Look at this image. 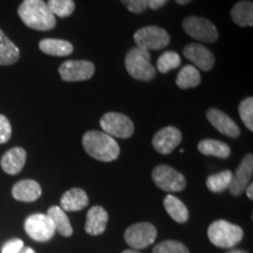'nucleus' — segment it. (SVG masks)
Listing matches in <instances>:
<instances>
[{
  "label": "nucleus",
  "instance_id": "7ed1b4c3",
  "mask_svg": "<svg viewBox=\"0 0 253 253\" xmlns=\"http://www.w3.org/2000/svg\"><path fill=\"white\" fill-rule=\"evenodd\" d=\"M243 236L244 232L242 227L223 219L213 221L208 229L209 240L220 249L233 248L242 242Z\"/></svg>",
  "mask_w": 253,
  "mask_h": 253
},
{
  "label": "nucleus",
  "instance_id": "aec40b11",
  "mask_svg": "<svg viewBox=\"0 0 253 253\" xmlns=\"http://www.w3.org/2000/svg\"><path fill=\"white\" fill-rule=\"evenodd\" d=\"M39 48L42 53L52 56H67L74 50L69 41L61 39H42L39 42Z\"/></svg>",
  "mask_w": 253,
  "mask_h": 253
},
{
  "label": "nucleus",
  "instance_id": "e433bc0d",
  "mask_svg": "<svg viewBox=\"0 0 253 253\" xmlns=\"http://www.w3.org/2000/svg\"><path fill=\"white\" fill-rule=\"evenodd\" d=\"M19 253H36V252H34V250L31 248H24Z\"/></svg>",
  "mask_w": 253,
  "mask_h": 253
},
{
  "label": "nucleus",
  "instance_id": "4468645a",
  "mask_svg": "<svg viewBox=\"0 0 253 253\" xmlns=\"http://www.w3.org/2000/svg\"><path fill=\"white\" fill-rule=\"evenodd\" d=\"M183 54L203 72H209L213 68L214 56L212 52L202 43H189L183 49Z\"/></svg>",
  "mask_w": 253,
  "mask_h": 253
},
{
  "label": "nucleus",
  "instance_id": "bb28decb",
  "mask_svg": "<svg viewBox=\"0 0 253 253\" xmlns=\"http://www.w3.org/2000/svg\"><path fill=\"white\" fill-rule=\"evenodd\" d=\"M232 175L233 173L230 170H225V171H221L214 175H211L208 177L207 179V186L210 191L212 192H223L224 190L229 189L232 181Z\"/></svg>",
  "mask_w": 253,
  "mask_h": 253
},
{
  "label": "nucleus",
  "instance_id": "ddd939ff",
  "mask_svg": "<svg viewBox=\"0 0 253 253\" xmlns=\"http://www.w3.org/2000/svg\"><path fill=\"white\" fill-rule=\"evenodd\" d=\"M182 132L176 126H166L157 131L153 137V147L157 153L168 155L172 153L182 142Z\"/></svg>",
  "mask_w": 253,
  "mask_h": 253
},
{
  "label": "nucleus",
  "instance_id": "412c9836",
  "mask_svg": "<svg viewBox=\"0 0 253 253\" xmlns=\"http://www.w3.org/2000/svg\"><path fill=\"white\" fill-rule=\"evenodd\" d=\"M231 18L236 25L240 27H252L253 26V4L251 1L237 2L231 9Z\"/></svg>",
  "mask_w": 253,
  "mask_h": 253
},
{
  "label": "nucleus",
  "instance_id": "393cba45",
  "mask_svg": "<svg viewBox=\"0 0 253 253\" xmlns=\"http://www.w3.org/2000/svg\"><path fill=\"white\" fill-rule=\"evenodd\" d=\"M198 151L205 156H214L218 158H227L231 155L230 147L218 140H202L198 143Z\"/></svg>",
  "mask_w": 253,
  "mask_h": 253
},
{
  "label": "nucleus",
  "instance_id": "dca6fc26",
  "mask_svg": "<svg viewBox=\"0 0 253 253\" xmlns=\"http://www.w3.org/2000/svg\"><path fill=\"white\" fill-rule=\"evenodd\" d=\"M26 163V151L23 148L15 147L2 155L0 166L8 175H18L24 169Z\"/></svg>",
  "mask_w": 253,
  "mask_h": 253
},
{
  "label": "nucleus",
  "instance_id": "0eeeda50",
  "mask_svg": "<svg viewBox=\"0 0 253 253\" xmlns=\"http://www.w3.org/2000/svg\"><path fill=\"white\" fill-rule=\"evenodd\" d=\"M153 181L158 188L167 192L183 191L186 186L185 177L167 164H161L155 168Z\"/></svg>",
  "mask_w": 253,
  "mask_h": 253
},
{
  "label": "nucleus",
  "instance_id": "b1692460",
  "mask_svg": "<svg viewBox=\"0 0 253 253\" xmlns=\"http://www.w3.org/2000/svg\"><path fill=\"white\" fill-rule=\"evenodd\" d=\"M20 58V50L0 30V66L14 65Z\"/></svg>",
  "mask_w": 253,
  "mask_h": 253
},
{
  "label": "nucleus",
  "instance_id": "4be33fe9",
  "mask_svg": "<svg viewBox=\"0 0 253 253\" xmlns=\"http://www.w3.org/2000/svg\"><path fill=\"white\" fill-rule=\"evenodd\" d=\"M47 216L50 218L55 232H59L63 237H71L73 235V227L71 225L67 214L60 207H50L47 211Z\"/></svg>",
  "mask_w": 253,
  "mask_h": 253
},
{
  "label": "nucleus",
  "instance_id": "2f4dec72",
  "mask_svg": "<svg viewBox=\"0 0 253 253\" xmlns=\"http://www.w3.org/2000/svg\"><path fill=\"white\" fill-rule=\"evenodd\" d=\"M12 136V126L8 119L0 114V144H4L9 141Z\"/></svg>",
  "mask_w": 253,
  "mask_h": 253
},
{
  "label": "nucleus",
  "instance_id": "c85d7f7f",
  "mask_svg": "<svg viewBox=\"0 0 253 253\" xmlns=\"http://www.w3.org/2000/svg\"><path fill=\"white\" fill-rule=\"evenodd\" d=\"M178 66H181V56L178 55V53L172 52V50L164 52L157 60L158 72L163 73V74L177 68Z\"/></svg>",
  "mask_w": 253,
  "mask_h": 253
},
{
  "label": "nucleus",
  "instance_id": "c9c22d12",
  "mask_svg": "<svg viewBox=\"0 0 253 253\" xmlns=\"http://www.w3.org/2000/svg\"><path fill=\"white\" fill-rule=\"evenodd\" d=\"M245 191H246V195H248V197L250 199H253V184L252 183H250V184L246 186Z\"/></svg>",
  "mask_w": 253,
  "mask_h": 253
},
{
  "label": "nucleus",
  "instance_id": "a878e982",
  "mask_svg": "<svg viewBox=\"0 0 253 253\" xmlns=\"http://www.w3.org/2000/svg\"><path fill=\"white\" fill-rule=\"evenodd\" d=\"M176 84L181 89L197 87L201 84V74H199L198 69L191 65L184 66L177 75Z\"/></svg>",
  "mask_w": 253,
  "mask_h": 253
},
{
  "label": "nucleus",
  "instance_id": "9d476101",
  "mask_svg": "<svg viewBox=\"0 0 253 253\" xmlns=\"http://www.w3.org/2000/svg\"><path fill=\"white\" fill-rule=\"evenodd\" d=\"M24 227L30 238L36 242H48L55 235V229L50 218L43 213H34L26 218Z\"/></svg>",
  "mask_w": 253,
  "mask_h": 253
},
{
  "label": "nucleus",
  "instance_id": "6ab92c4d",
  "mask_svg": "<svg viewBox=\"0 0 253 253\" xmlns=\"http://www.w3.org/2000/svg\"><path fill=\"white\" fill-rule=\"evenodd\" d=\"M89 203V199L84 189L73 188L66 191L60 199V208L63 211L74 212L84 209Z\"/></svg>",
  "mask_w": 253,
  "mask_h": 253
},
{
  "label": "nucleus",
  "instance_id": "f8f14e48",
  "mask_svg": "<svg viewBox=\"0 0 253 253\" xmlns=\"http://www.w3.org/2000/svg\"><path fill=\"white\" fill-rule=\"evenodd\" d=\"M253 175V156L252 154H246L237 168L235 175H232V181L230 184V192L232 196H240L245 191L246 186L251 183Z\"/></svg>",
  "mask_w": 253,
  "mask_h": 253
},
{
  "label": "nucleus",
  "instance_id": "5701e85b",
  "mask_svg": "<svg viewBox=\"0 0 253 253\" xmlns=\"http://www.w3.org/2000/svg\"><path fill=\"white\" fill-rule=\"evenodd\" d=\"M167 212L177 223H185L189 219V210L179 198L173 195H168L163 201Z\"/></svg>",
  "mask_w": 253,
  "mask_h": 253
},
{
  "label": "nucleus",
  "instance_id": "58836bf2",
  "mask_svg": "<svg viewBox=\"0 0 253 253\" xmlns=\"http://www.w3.org/2000/svg\"><path fill=\"white\" fill-rule=\"evenodd\" d=\"M226 253H249L244 251V250H231L230 252H226Z\"/></svg>",
  "mask_w": 253,
  "mask_h": 253
},
{
  "label": "nucleus",
  "instance_id": "39448f33",
  "mask_svg": "<svg viewBox=\"0 0 253 253\" xmlns=\"http://www.w3.org/2000/svg\"><path fill=\"white\" fill-rule=\"evenodd\" d=\"M183 30L189 37L202 42H216L219 38L216 26L208 19L202 17H186L182 23Z\"/></svg>",
  "mask_w": 253,
  "mask_h": 253
},
{
  "label": "nucleus",
  "instance_id": "c756f323",
  "mask_svg": "<svg viewBox=\"0 0 253 253\" xmlns=\"http://www.w3.org/2000/svg\"><path fill=\"white\" fill-rule=\"evenodd\" d=\"M238 112L246 128L250 131H253V97H246L239 103Z\"/></svg>",
  "mask_w": 253,
  "mask_h": 253
},
{
  "label": "nucleus",
  "instance_id": "f3484780",
  "mask_svg": "<svg viewBox=\"0 0 253 253\" xmlns=\"http://www.w3.org/2000/svg\"><path fill=\"white\" fill-rule=\"evenodd\" d=\"M109 216L106 209L102 207H93L89 209L87 213V220L84 224V230L88 235L99 236L106 231L107 223H108Z\"/></svg>",
  "mask_w": 253,
  "mask_h": 253
},
{
  "label": "nucleus",
  "instance_id": "473e14b6",
  "mask_svg": "<svg viewBox=\"0 0 253 253\" xmlns=\"http://www.w3.org/2000/svg\"><path fill=\"white\" fill-rule=\"evenodd\" d=\"M132 13H142L148 7V0H120Z\"/></svg>",
  "mask_w": 253,
  "mask_h": 253
},
{
  "label": "nucleus",
  "instance_id": "f03ea898",
  "mask_svg": "<svg viewBox=\"0 0 253 253\" xmlns=\"http://www.w3.org/2000/svg\"><path fill=\"white\" fill-rule=\"evenodd\" d=\"M86 153L101 162H113L120 156V145L115 138L99 130H89L82 137Z\"/></svg>",
  "mask_w": 253,
  "mask_h": 253
},
{
  "label": "nucleus",
  "instance_id": "7c9ffc66",
  "mask_svg": "<svg viewBox=\"0 0 253 253\" xmlns=\"http://www.w3.org/2000/svg\"><path fill=\"white\" fill-rule=\"evenodd\" d=\"M153 253H190L188 248L177 240H166L155 246Z\"/></svg>",
  "mask_w": 253,
  "mask_h": 253
},
{
  "label": "nucleus",
  "instance_id": "f704fd0d",
  "mask_svg": "<svg viewBox=\"0 0 253 253\" xmlns=\"http://www.w3.org/2000/svg\"><path fill=\"white\" fill-rule=\"evenodd\" d=\"M167 1L168 0H148V7H150L151 9H158L163 7Z\"/></svg>",
  "mask_w": 253,
  "mask_h": 253
},
{
  "label": "nucleus",
  "instance_id": "f257e3e1",
  "mask_svg": "<svg viewBox=\"0 0 253 253\" xmlns=\"http://www.w3.org/2000/svg\"><path fill=\"white\" fill-rule=\"evenodd\" d=\"M19 18L27 27L36 31H50L56 19L43 0H24L18 8Z\"/></svg>",
  "mask_w": 253,
  "mask_h": 253
},
{
  "label": "nucleus",
  "instance_id": "423d86ee",
  "mask_svg": "<svg viewBox=\"0 0 253 253\" xmlns=\"http://www.w3.org/2000/svg\"><path fill=\"white\" fill-rule=\"evenodd\" d=\"M134 40L136 47L145 50L163 49L170 42L168 32L158 26H145L135 32Z\"/></svg>",
  "mask_w": 253,
  "mask_h": 253
},
{
  "label": "nucleus",
  "instance_id": "cd10ccee",
  "mask_svg": "<svg viewBox=\"0 0 253 253\" xmlns=\"http://www.w3.org/2000/svg\"><path fill=\"white\" fill-rule=\"evenodd\" d=\"M47 6L54 17L58 15L60 18L69 17L75 9L74 0H48Z\"/></svg>",
  "mask_w": 253,
  "mask_h": 253
},
{
  "label": "nucleus",
  "instance_id": "ea45409f",
  "mask_svg": "<svg viewBox=\"0 0 253 253\" xmlns=\"http://www.w3.org/2000/svg\"><path fill=\"white\" fill-rule=\"evenodd\" d=\"M122 253H140V252H137L136 250H125Z\"/></svg>",
  "mask_w": 253,
  "mask_h": 253
},
{
  "label": "nucleus",
  "instance_id": "4c0bfd02",
  "mask_svg": "<svg viewBox=\"0 0 253 253\" xmlns=\"http://www.w3.org/2000/svg\"><path fill=\"white\" fill-rule=\"evenodd\" d=\"M190 1H192V0H176V2L178 5H186V4H189Z\"/></svg>",
  "mask_w": 253,
  "mask_h": 253
},
{
  "label": "nucleus",
  "instance_id": "2eb2a0df",
  "mask_svg": "<svg viewBox=\"0 0 253 253\" xmlns=\"http://www.w3.org/2000/svg\"><path fill=\"white\" fill-rule=\"evenodd\" d=\"M207 119L221 134L229 136L231 138H237L240 136V129L237 123L221 110L210 108L207 112Z\"/></svg>",
  "mask_w": 253,
  "mask_h": 253
},
{
  "label": "nucleus",
  "instance_id": "a211bd4d",
  "mask_svg": "<svg viewBox=\"0 0 253 253\" xmlns=\"http://www.w3.org/2000/svg\"><path fill=\"white\" fill-rule=\"evenodd\" d=\"M41 186L33 179H23L15 183L12 188V196L14 199L25 203L36 202L41 196Z\"/></svg>",
  "mask_w": 253,
  "mask_h": 253
},
{
  "label": "nucleus",
  "instance_id": "9b49d317",
  "mask_svg": "<svg viewBox=\"0 0 253 253\" xmlns=\"http://www.w3.org/2000/svg\"><path fill=\"white\" fill-rule=\"evenodd\" d=\"M95 66L87 60H68L59 67V74L66 82L87 81L93 78Z\"/></svg>",
  "mask_w": 253,
  "mask_h": 253
},
{
  "label": "nucleus",
  "instance_id": "6e6552de",
  "mask_svg": "<svg viewBox=\"0 0 253 253\" xmlns=\"http://www.w3.org/2000/svg\"><path fill=\"white\" fill-rule=\"evenodd\" d=\"M103 132L118 138H129L134 134V123L126 115L121 113L110 112L104 114L100 121Z\"/></svg>",
  "mask_w": 253,
  "mask_h": 253
},
{
  "label": "nucleus",
  "instance_id": "20e7f679",
  "mask_svg": "<svg viewBox=\"0 0 253 253\" xmlns=\"http://www.w3.org/2000/svg\"><path fill=\"white\" fill-rule=\"evenodd\" d=\"M125 65L131 78L140 81H151L156 77V71L150 62L149 50L134 47L126 53Z\"/></svg>",
  "mask_w": 253,
  "mask_h": 253
},
{
  "label": "nucleus",
  "instance_id": "72a5a7b5",
  "mask_svg": "<svg viewBox=\"0 0 253 253\" xmlns=\"http://www.w3.org/2000/svg\"><path fill=\"white\" fill-rule=\"evenodd\" d=\"M24 249V242L19 238H14L5 243L1 249V253H19Z\"/></svg>",
  "mask_w": 253,
  "mask_h": 253
},
{
  "label": "nucleus",
  "instance_id": "1a4fd4ad",
  "mask_svg": "<svg viewBox=\"0 0 253 253\" xmlns=\"http://www.w3.org/2000/svg\"><path fill=\"white\" fill-rule=\"evenodd\" d=\"M157 230L153 224L142 221L132 224L125 232V240L130 248L141 250L150 246L156 240Z\"/></svg>",
  "mask_w": 253,
  "mask_h": 253
}]
</instances>
